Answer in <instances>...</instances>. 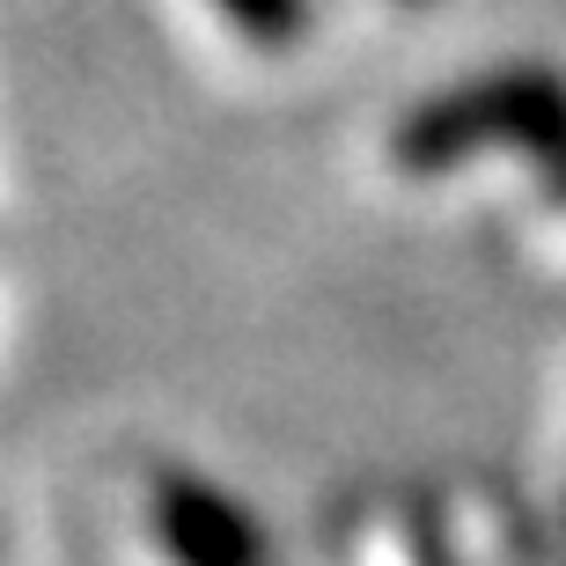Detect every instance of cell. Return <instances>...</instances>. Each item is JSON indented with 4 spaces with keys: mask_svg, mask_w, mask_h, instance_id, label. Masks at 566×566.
Here are the masks:
<instances>
[{
    "mask_svg": "<svg viewBox=\"0 0 566 566\" xmlns=\"http://www.w3.org/2000/svg\"><path fill=\"white\" fill-rule=\"evenodd\" d=\"M155 537L177 566H265V537L235 501H221L213 485L163 479L155 493Z\"/></svg>",
    "mask_w": 566,
    "mask_h": 566,
    "instance_id": "obj_2",
    "label": "cell"
},
{
    "mask_svg": "<svg viewBox=\"0 0 566 566\" xmlns=\"http://www.w3.org/2000/svg\"><path fill=\"white\" fill-rule=\"evenodd\" d=\"M221 8H229V22L258 44H287L294 30H302V8H294V0H221Z\"/></svg>",
    "mask_w": 566,
    "mask_h": 566,
    "instance_id": "obj_3",
    "label": "cell"
},
{
    "mask_svg": "<svg viewBox=\"0 0 566 566\" xmlns=\"http://www.w3.org/2000/svg\"><path fill=\"white\" fill-rule=\"evenodd\" d=\"M471 147H566V88L545 74H507V82H479L427 104L405 126L398 155L412 169H441L471 155Z\"/></svg>",
    "mask_w": 566,
    "mask_h": 566,
    "instance_id": "obj_1",
    "label": "cell"
}]
</instances>
